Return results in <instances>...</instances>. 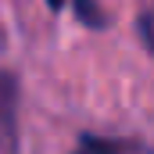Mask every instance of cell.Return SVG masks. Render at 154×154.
I'll return each mask as SVG.
<instances>
[{"instance_id":"6da1fadb","label":"cell","mask_w":154,"mask_h":154,"mask_svg":"<svg viewBox=\"0 0 154 154\" xmlns=\"http://www.w3.org/2000/svg\"><path fill=\"white\" fill-rule=\"evenodd\" d=\"M18 97H22L18 75L0 68V154H18V147H22V133H18Z\"/></svg>"},{"instance_id":"7a4b0ae2","label":"cell","mask_w":154,"mask_h":154,"mask_svg":"<svg viewBox=\"0 0 154 154\" xmlns=\"http://www.w3.org/2000/svg\"><path fill=\"white\" fill-rule=\"evenodd\" d=\"M129 147L118 143V140H108V136H93V133H82L79 143L72 147V154H125Z\"/></svg>"},{"instance_id":"3957f363","label":"cell","mask_w":154,"mask_h":154,"mask_svg":"<svg viewBox=\"0 0 154 154\" xmlns=\"http://www.w3.org/2000/svg\"><path fill=\"white\" fill-rule=\"evenodd\" d=\"M75 18L86 25V29H104L108 25V14L97 0H75Z\"/></svg>"},{"instance_id":"277c9868","label":"cell","mask_w":154,"mask_h":154,"mask_svg":"<svg viewBox=\"0 0 154 154\" xmlns=\"http://www.w3.org/2000/svg\"><path fill=\"white\" fill-rule=\"evenodd\" d=\"M65 4H68V0H47V7H50V11H61Z\"/></svg>"}]
</instances>
